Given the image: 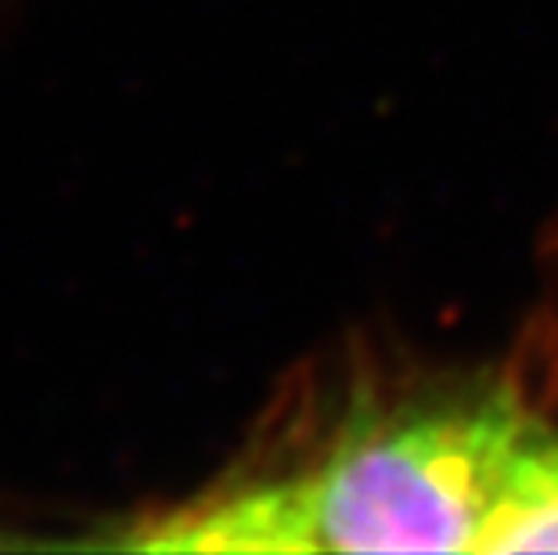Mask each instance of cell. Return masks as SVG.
I'll return each mask as SVG.
<instances>
[{"label": "cell", "instance_id": "obj_1", "mask_svg": "<svg viewBox=\"0 0 558 555\" xmlns=\"http://www.w3.org/2000/svg\"><path fill=\"white\" fill-rule=\"evenodd\" d=\"M537 426L508 397L353 426L314 466L192 502L134 530L148 552H480Z\"/></svg>", "mask_w": 558, "mask_h": 555}]
</instances>
